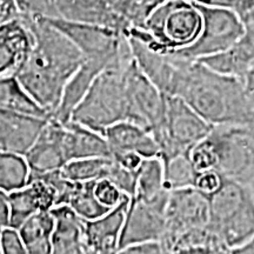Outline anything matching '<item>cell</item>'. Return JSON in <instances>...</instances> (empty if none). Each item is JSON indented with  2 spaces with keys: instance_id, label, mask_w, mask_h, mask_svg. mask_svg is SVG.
<instances>
[{
  "instance_id": "21",
  "label": "cell",
  "mask_w": 254,
  "mask_h": 254,
  "mask_svg": "<svg viewBox=\"0 0 254 254\" xmlns=\"http://www.w3.org/2000/svg\"><path fill=\"white\" fill-rule=\"evenodd\" d=\"M65 124V145L69 161L92 157H112L106 138L81 124L69 120Z\"/></svg>"
},
{
  "instance_id": "16",
  "label": "cell",
  "mask_w": 254,
  "mask_h": 254,
  "mask_svg": "<svg viewBox=\"0 0 254 254\" xmlns=\"http://www.w3.org/2000/svg\"><path fill=\"white\" fill-rule=\"evenodd\" d=\"M117 0H51L55 17L103 25L125 31L127 25L116 7Z\"/></svg>"
},
{
  "instance_id": "39",
  "label": "cell",
  "mask_w": 254,
  "mask_h": 254,
  "mask_svg": "<svg viewBox=\"0 0 254 254\" xmlns=\"http://www.w3.org/2000/svg\"><path fill=\"white\" fill-rule=\"evenodd\" d=\"M233 253L236 254H254V236L247 241V243L241 245Z\"/></svg>"
},
{
  "instance_id": "34",
  "label": "cell",
  "mask_w": 254,
  "mask_h": 254,
  "mask_svg": "<svg viewBox=\"0 0 254 254\" xmlns=\"http://www.w3.org/2000/svg\"><path fill=\"white\" fill-rule=\"evenodd\" d=\"M17 2L21 14L26 15H44V17H55L51 0H14Z\"/></svg>"
},
{
  "instance_id": "41",
  "label": "cell",
  "mask_w": 254,
  "mask_h": 254,
  "mask_svg": "<svg viewBox=\"0 0 254 254\" xmlns=\"http://www.w3.org/2000/svg\"><path fill=\"white\" fill-rule=\"evenodd\" d=\"M250 186H251V189H252V192H253V194H254V182L251 183Z\"/></svg>"
},
{
  "instance_id": "26",
  "label": "cell",
  "mask_w": 254,
  "mask_h": 254,
  "mask_svg": "<svg viewBox=\"0 0 254 254\" xmlns=\"http://www.w3.org/2000/svg\"><path fill=\"white\" fill-rule=\"evenodd\" d=\"M171 253H230L219 237L209 228H194L180 236Z\"/></svg>"
},
{
  "instance_id": "5",
  "label": "cell",
  "mask_w": 254,
  "mask_h": 254,
  "mask_svg": "<svg viewBox=\"0 0 254 254\" xmlns=\"http://www.w3.org/2000/svg\"><path fill=\"white\" fill-rule=\"evenodd\" d=\"M208 226L233 253L254 236V194L249 184L224 177L217 192L208 196Z\"/></svg>"
},
{
  "instance_id": "9",
  "label": "cell",
  "mask_w": 254,
  "mask_h": 254,
  "mask_svg": "<svg viewBox=\"0 0 254 254\" xmlns=\"http://www.w3.org/2000/svg\"><path fill=\"white\" fill-rule=\"evenodd\" d=\"M209 220L208 196L195 187L172 190L166 207V226L161 239L164 253H171L176 240L194 228L204 227Z\"/></svg>"
},
{
  "instance_id": "42",
  "label": "cell",
  "mask_w": 254,
  "mask_h": 254,
  "mask_svg": "<svg viewBox=\"0 0 254 254\" xmlns=\"http://www.w3.org/2000/svg\"><path fill=\"white\" fill-rule=\"evenodd\" d=\"M165 1H167V0H163V2H165ZM163 2H161V4H163Z\"/></svg>"
},
{
  "instance_id": "3",
  "label": "cell",
  "mask_w": 254,
  "mask_h": 254,
  "mask_svg": "<svg viewBox=\"0 0 254 254\" xmlns=\"http://www.w3.org/2000/svg\"><path fill=\"white\" fill-rule=\"evenodd\" d=\"M202 28V15L194 0H167L158 5L140 27L124 31L152 49L172 53L192 45Z\"/></svg>"
},
{
  "instance_id": "33",
  "label": "cell",
  "mask_w": 254,
  "mask_h": 254,
  "mask_svg": "<svg viewBox=\"0 0 254 254\" xmlns=\"http://www.w3.org/2000/svg\"><path fill=\"white\" fill-rule=\"evenodd\" d=\"M222 182H224V177L218 171H204V172L198 173L194 187L196 190H199L200 192L209 196L213 194L214 192H217L219 187L221 186Z\"/></svg>"
},
{
  "instance_id": "18",
  "label": "cell",
  "mask_w": 254,
  "mask_h": 254,
  "mask_svg": "<svg viewBox=\"0 0 254 254\" xmlns=\"http://www.w3.org/2000/svg\"><path fill=\"white\" fill-rule=\"evenodd\" d=\"M103 135L109 142L112 155L132 152L142 158H150L160 154L159 145L152 132L128 120L110 126Z\"/></svg>"
},
{
  "instance_id": "4",
  "label": "cell",
  "mask_w": 254,
  "mask_h": 254,
  "mask_svg": "<svg viewBox=\"0 0 254 254\" xmlns=\"http://www.w3.org/2000/svg\"><path fill=\"white\" fill-rule=\"evenodd\" d=\"M132 59L131 53L104 69L73 111L71 120L101 134L114 124L128 120L125 71Z\"/></svg>"
},
{
  "instance_id": "13",
  "label": "cell",
  "mask_w": 254,
  "mask_h": 254,
  "mask_svg": "<svg viewBox=\"0 0 254 254\" xmlns=\"http://www.w3.org/2000/svg\"><path fill=\"white\" fill-rule=\"evenodd\" d=\"M50 118L0 110V151L26 155Z\"/></svg>"
},
{
  "instance_id": "37",
  "label": "cell",
  "mask_w": 254,
  "mask_h": 254,
  "mask_svg": "<svg viewBox=\"0 0 254 254\" xmlns=\"http://www.w3.org/2000/svg\"><path fill=\"white\" fill-rule=\"evenodd\" d=\"M11 209H9L8 193L0 190V232L9 226Z\"/></svg>"
},
{
  "instance_id": "27",
  "label": "cell",
  "mask_w": 254,
  "mask_h": 254,
  "mask_svg": "<svg viewBox=\"0 0 254 254\" xmlns=\"http://www.w3.org/2000/svg\"><path fill=\"white\" fill-rule=\"evenodd\" d=\"M31 171L24 155L0 151V190L11 193L30 182Z\"/></svg>"
},
{
  "instance_id": "20",
  "label": "cell",
  "mask_w": 254,
  "mask_h": 254,
  "mask_svg": "<svg viewBox=\"0 0 254 254\" xmlns=\"http://www.w3.org/2000/svg\"><path fill=\"white\" fill-rule=\"evenodd\" d=\"M131 55V52L124 56L125 57ZM122 59L117 60L114 63L105 62V60L97 59H85V62L81 64L78 71L73 74V77L69 79V81L66 85L65 91H64L62 103H60L59 109L53 114V118L62 123H67L72 118V113L78 104L80 103L87 91L90 90L91 85L93 84L95 78L100 74L104 69H106L109 66L113 64L120 62Z\"/></svg>"
},
{
  "instance_id": "15",
  "label": "cell",
  "mask_w": 254,
  "mask_h": 254,
  "mask_svg": "<svg viewBox=\"0 0 254 254\" xmlns=\"http://www.w3.org/2000/svg\"><path fill=\"white\" fill-rule=\"evenodd\" d=\"M129 200L131 196L126 195L119 205H117L107 213L93 220H85L87 253H118L119 241L125 224Z\"/></svg>"
},
{
  "instance_id": "7",
  "label": "cell",
  "mask_w": 254,
  "mask_h": 254,
  "mask_svg": "<svg viewBox=\"0 0 254 254\" xmlns=\"http://www.w3.org/2000/svg\"><path fill=\"white\" fill-rule=\"evenodd\" d=\"M217 155L222 177L236 182H254V123L215 125L207 135Z\"/></svg>"
},
{
  "instance_id": "24",
  "label": "cell",
  "mask_w": 254,
  "mask_h": 254,
  "mask_svg": "<svg viewBox=\"0 0 254 254\" xmlns=\"http://www.w3.org/2000/svg\"><path fill=\"white\" fill-rule=\"evenodd\" d=\"M0 110L51 118L50 114L25 91L13 74L0 75Z\"/></svg>"
},
{
  "instance_id": "29",
  "label": "cell",
  "mask_w": 254,
  "mask_h": 254,
  "mask_svg": "<svg viewBox=\"0 0 254 254\" xmlns=\"http://www.w3.org/2000/svg\"><path fill=\"white\" fill-rule=\"evenodd\" d=\"M163 0H117L116 7L128 27H140L152 9Z\"/></svg>"
},
{
  "instance_id": "6",
  "label": "cell",
  "mask_w": 254,
  "mask_h": 254,
  "mask_svg": "<svg viewBox=\"0 0 254 254\" xmlns=\"http://www.w3.org/2000/svg\"><path fill=\"white\" fill-rule=\"evenodd\" d=\"M213 125L196 113L182 98L165 94L164 120L154 138L163 160L189 153L209 134Z\"/></svg>"
},
{
  "instance_id": "43",
  "label": "cell",
  "mask_w": 254,
  "mask_h": 254,
  "mask_svg": "<svg viewBox=\"0 0 254 254\" xmlns=\"http://www.w3.org/2000/svg\"><path fill=\"white\" fill-rule=\"evenodd\" d=\"M0 253H2V252H1V247H0Z\"/></svg>"
},
{
  "instance_id": "30",
  "label": "cell",
  "mask_w": 254,
  "mask_h": 254,
  "mask_svg": "<svg viewBox=\"0 0 254 254\" xmlns=\"http://www.w3.org/2000/svg\"><path fill=\"white\" fill-rule=\"evenodd\" d=\"M94 192L101 204L110 208L116 207L117 205H119L123 201V199L126 195H128L126 193H124L118 186L114 185L112 182H110L107 179L97 180Z\"/></svg>"
},
{
  "instance_id": "14",
  "label": "cell",
  "mask_w": 254,
  "mask_h": 254,
  "mask_svg": "<svg viewBox=\"0 0 254 254\" xmlns=\"http://www.w3.org/2000/svg\"><path fill=\"white\" fill-rule=\"evenodd\" d=\"M34 39L27 15L8 21L0 27V75L14 74L31 51Z\"/></svg>"
},
{
  "instance_id": "28",
  "label": "cell",
  "mask_w": 254,
  "mask_h": 254,
  "mask_svg": "<svg viewBox=\"0 0 254 254\" xmlns=\"http://www.w3.org/2000/svg\"><path fill=\"white\" fill-rule=\"evenodd\" d=\"M165 182L166 186L172 190L194 187L198 171L190 161L189 153H183L164 161Z\"/></svg>"
},
{
  "instance_id": "10",
  "label": "cell",
  "mask_w": 254,
  "mask_h": 254,
  "mask_svg": "<svg viewBox=\"0 0 254 254\" xmlns=\"http://www.w3.org/2000/svg\"><path fill=\"white\" fill-rule=\"evenodd\" d=\"M128 122L135 123L154 134L165 113V94L141 71L133 58L125 71Z\"/></svg>"
},
{
  "instance_id": "11",
  "label": "cell",
  "mask_w": 254,
  "mask_h": 254,
  "mask_svg": "<svg viewBox=\"0 0 254 254\" xmlns=\"http://www.w3.org/2000/svg\"><path fill=\"white\" fill-rule=\"evenodd\" d=\"M170 193L171 190H167L153 199L131 196L118 253L132 244L161 241L166 226V207Z\"/></svg>"
},
{
  "instance_id": "31",
  "label": "cell",
  "mask_w": 254,
  "mask_h": 254,
  "mask_svg": "<svg viewBox=\"0 0 254 254\" xmlns=\"http://www.w3.org/2000/svg\"><path fill=\"white\" fill-rule=\"evenodd\" d=\"M195 1L200 4L228 9V11L239 15L245 21V24L254 11V0H195Z\"/></svg>"
},
{
  "instance_id": "36",
  "label": "cell",
  "mask_w": 254,
  "mask_h": 254,
  "mask_svg": "<svg viewBox=\"0 0 254 254\" xmlns=\"http://www.w3.org/2000/svg\"><path fill=\"white\" fill-rule=\"evenodd\" d=\"M20 15L21 12L14 0H0V27Z\"/></svg>"
},
{
  "instance_id": "32",
  "label": "cell",
  "mask_w": 254,
  "mask_h": 254,
  "mask_svg": "<svg viewBox=\"0 0 254 254\" xmlns=\"http://www.w3.org/2000/svg\"><path fill=\"white\" fill-rule=\"evenodd\" d=\"M0 247L4 254L27 253L19 231L9 226L0 232Z\"/></svg>"
},
{
  "instance_id": "2",
  "label": "cell",
  "mask_w": 254,
  "mask_h": 254,
  "mask_svg": "<svg viewBox=\"0 0 254 254\" xmlns=\"http://www.w3.org/2000/svg\"><path fill=\"white\" fill-rule=\"evenodd\" d=\"M177 57L176 77L168 95L182 98L213 126L254 123L243 79L214 71L200 60Z\"/></svg>"
},
{
  "instance_id": "35",
  "label": "cell",
  "mask_w": 254,
  "mask_h": 254,
  "mask_svg": "<svg viewBox=\"0 0 254 254\" xmlns=\"http://www.w3.org/2000/svg\"><path fill=\"white\" fill-rule=\"evenodd\" d=\"M119 253L124 254H160L164 253L160 241H142L125 247Z\"/></svg>"
},
{
  "instance_id": "19",
  "label": "cell",
  "mask_w": 254,
  "mask_h": 254,
  "mask_svg": "<svg viewBox=\"0 0 254 254\" xmlns=\"http://www.w3.org/2000/svg\"><path fill=\"white\" fill-rule=\"evenodd\" d=\"M55 217L52 234V253H87L85 238V220L67 205L56 206L51 209Z\"/></svg>"
},
{
  "instance_id": "8",
  "label": "cell",
  "mask_w": 254,
  "mask_h": 254,
  "mask_svg": "<svg viewBox=\"0 0 254 254\" xmlns=\"http://www.w3.org/2000/svg\"><path fill=\"white\" fill-rule=\"evenodd\" d=\"M195 1V0H194ZM202 15V28L192 45L172 52L190 60H200L230 50L243 38L246 24L228 9L195 1Z\"/></svg>"
},
{
  "instance_id": "38",
  "label": "cell",
  "mask_w": 254,
  "mask_h": 254,
  "mask_svg": "<svg viewBox=\"0 0 254 254\" xmlns=\"http://www.w3.org/2000/svg\"><path fill=\"white\" fill-rule=\"evenodd\" d=\"M244 80V86H245L247 99H249L251 106L254 111V67L250 69L246 73L245 77L243 78Z\"/></svg>"
},
{
  "instance_id": "22",
  "label": "cell",
  "mask_w": 254,
  "mask_h": 254,
  "mask_svg": "<svg viewBox=\"0 0 254 254\" xmlns=\"http://www.w3.org/2000/svg\"><path fill=\"white\" fill-rule=\"evenodd\" d=\"M55 217L51 211H41L33 214L19 228L27 253H52V234L55 231Z\"/></svg>"
},
{
  "instance_id": "1",
  "label": "cell",
  "mask_w": 254,
  "mask_h": 254,
  "mask_svg": "<svg viewBox=\"0 0 254 254\" xmlns=\"http://www.w3.org/2000/svg\"><path fill=\"white\" fill-rule=\"evenodd\" d=\"M27 18L36 43L13 75L52 117L59 109L66 85L85 62V57L71 39L50 24L44 15H27Z\"/></svg>"
},
{
  "instance_id": "17",
  "label": "cell",
  "mask_w": 254,
  "mask_h": 254,
  "mask_svg": "<svg viewBox=\"0 0 254 254\" xmlns=\"http://www.w3.org/2000/svg\"><path fill=\"white\" fill-rule=\"evenodd\" d=\"M57 192L43 179H32L23 189L8 193L9 227L19 230L21 225L33 214L41 211H51L57 206Z\"/></svg>"
},
{
  "instance_id": "23",
  "label": "cell",
  "mask_w": 254,
  "mask_h": 254,
  "mask_svg": "<svg viewBox=\"0 0 254 254\" xmlns=\"http://www.w3.org/2000/svg\"><path fill=\"white\" fill-rule=\"evenodd\" d=\"M97 180L73 182L69 180L64 194L62 205H67L84 220H93L104 215L112 208L101 204L95 195Z\"/></svg>"
},
{
  "instance_id": "12",
  "label": "cell",
  "mask_w": 254,
  "mask_h": 254,
  "mask_svg": "<svg viewBox=\"0 0 254 254\" xmlns=\"http://www.w3.org/2000/svg\"><path fill=\"white\" fill-rule=\"evenodd\" d=\"M25 159L31 171L30 178L62 170L69 161L65 145V124L51 117Z\"/></svg>"
},
{
  "instance_id": "25",
  "label": "cell",
  "mask_w": 254,
  "mask_h": 254,
  "mask_svg": "<svg viewBox=\"0 0 254 254\" xmlns=\"http://www.w3.org/2000/svg\"><path fill=\"white\" fill-rule=\"evenodd\" d=\"M135 194L142 199H153L155 196L171 190L165 182V164L160 155L144 158L140 166L135 171Z\"/></svg>"
},
{
  "instance_id": "40",
  "label": "cell",
  "mask_w": 254,
  "mask_h": 254,
  "mask_svg": "<svg viewBox=\"0 0 254 254\" xmlns=\"http://www.w3.org/2000/svg\"><path fill=\"white\" fill-rule=\"evenodd\" d=\"M246 24H254V11H253V13L250 15V18L247 19Z\"/></svg>"
}]
</instances>
